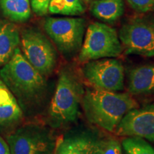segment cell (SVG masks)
<instances>
[{"label": "cell", "mask_w": 154, "mask_h": 154, "mask_svg": "<svg viewBox=\"0 0 154 154\" xmlns=\"http://www.w3.org/2000/svg\"><path fill=\"white\" fill-rule=\"evenodd\" d=\"M0 79L22 110L39 104L47 94L44 76L26 60L19 47L10 60L0 69Z\"/></svg>", "instance_id": "6da1fadb"}, {"label": "cell", "mask_w": 154, "mask_h": 154, "mask_svg": "<svg viewBox=\"0 0 154 154\" xmlns=\"http://www.w3.org/2000/svg\"><path fill=\"white\" fill-rule=\"evenodd\" d=\"M82 104L86 119L109 132L115 131L124 116L138 107L137 102L129 94L96 88L86 90Z\"/></svg>", "instance_id": "7a4b0ae2"}, {"label": "cell", "mask_w": 154, "mask_h": 154, "mask_svg": "<svg viewBox=\"0 0 154 154\" xmlns=\"http://www.w3.org/2000/svg\"><path fill=\"white\" fill-rule=\"evenodd\" d=\"M84 92L76 72L70 67H63L59 74L48 111L50 124L54 128H60L76 121Z\"/></svg>", "instance_id": "3957f363"}, {"label": "cell", "mask_w": 154, "mask_h": 154, "mask_svg": "<svg viewBox=\"0 0 154 154\" xmlns=\"http://www.w3.org/2000/svg\"><path fill=\"white\" fill-rule=\"evenodd\" d=\"M123 48L119 34L114 28L104 23L94 22L88 26L79 60L81 62L105 58L118 57Z\"/></svg>", "instance_id": "277c9868"}, {"label": "cell", "mask_w": 154, "mask_h": 154, "mask_svg": "<svg viewBox=\"0 0 154 154\" xmlns=\"http://www.w3.org/2000/svg\"><path fill=\"white\" fill-rule=\"evenodd\" d=\"M86 27V20L80 17H49L44 23L48 36L66 57H72L80 51Z\"/></svg>", "instance_id": "5b68a950"}, {"label": "cell", "mask_w": 154, "mask_h": 154, "mask_svg": "<svg viewBox=\"0 0 154 154\" xmlns=\"http://www.w3.org/2000/svg\"><path fill=\"white\" fill-rule=\"evenodd\" d=\"M119 37L126 54L154 57V14L130 19L121 27Z\"/></svg>", "instance_id": "8992f818"}, {"label": "cell", "mask_w": 154, "mask_h": 154, "mask_svg": "<svg viewBox=\"0 0 154 154\" xmlns=\"http://www.w3.org/2000/svg\"><path fill=\"white\" fill-rule=\"evenodd\" d=\"M11 154H54L57 138L47 127L26 124L7 137Z\"/></svg>", "instance_id": "52a82bcc"}, {"label": "cell", "mask_w": 154, "mask_h": 154, "mask_svg": "<svg viewBox=\"0 0 154 154\" xmlns=\"http://www.w3.org/2000/svg\"><path fill=\"white\" fill-rule=\"evenodd\" d=\"M22 52L43 76H49L57 66V54L49 39L35 28H26L20 33Z\"/></svg>", "instance_id": "ba28073f"}, {"label": "cell", "mask_w": 154, "mask_h": 154, "mask_svg": "<svg viewBox=\"0 0 154 154\" xmlns=\"http://www.w3.org/2000/svg\"><path fill=\"white\" fill-rule=\"evenodd\" d=\"M82 74L94 88L114 92L124 88V67L117 59L105 58L88 61L83 66Z\"/></svg>", "instance_id": "9c48e42d"}, {"label": "cell", "mask_w": 154, "mask_h": 154, "mask_svg": "<svg viewBox=\"0 0 154 154\" xmlns=\"http://www.w3.org/2000/svg\"><path fill=\"white\" fill-rule=\"evenodd\" d=\"M115 131L120 136H136L154 142V103L128 111Z\"/></svg>", "instance_id": "30bf717a"}, {"label": "cell", "mask_w": 154, "mask_h": 154, "mask_svg": "<svg viewBox=\"0 0 154 154\" xmlns=\"http://www.w3.org/2000/svg\"><path fill=\"white\" fill-rule=\"evenodd\" d=\"M100 137L90 131L76 130L57 138L54 154H95Z\"/></svg>", "instance_id": "8fae6325"}, {"label": "cell", "mask_w": 154, "mask_h": 154, "mask_svg": "<svg viewBox=\"0 0 154 154\" xmlns=\"http://www.w3.org/2000/svg\"><path fill=\"white\" fill-rule=\"evenodd\" d=\"M128 91L136 96H154V63L131 69L128 76Z\"/></svg>", "instance_id": "7c38bea8"}, {"label": "cell", "mask_w": 154, "mask_h": 154, "mask_svg": "<svg viewBox=\"0 0 154 154\" xmlns=\"http://www.w3.org/2000/svg\"><path fill=\"white\" fill-rule=\"evenodd\" d=\"M22 116V109L17 99L0 79V128L16 124Z\"/></svg>", "instance_id": "4fadbf2b"}, {"label": "cell", "mask_w": 154, "mask_h": 154, "mask_svg": "<svg viewBox=\"0 0 154 154\" xmlns=\"http://www.w3.org/2000/svg\"><path fill=\"white\" fill-rule=\"evenodd\" d=\"M19 44L18 26L11 21L0 20V69L11 59Z\"/></svg>", "instance_id": "5bb4252c"}, {"label": "cell", "mask_w": 154, "mask_h": 154, "mask_svg": "<svg viewBox=\"0 0 154 154\" xmlns=\"http://www.w3.org/2000/svg\"><path fill=\"white\" fill-rule=\"evenodd\" d=\"M124 11V0H94L90 7V11L94 17L108 23L118 21Z\"/></svg>", "instance_id": "9a60e30c"}, {"label": "cell", "mask_w": 154, "mask_h": 154, "mask_svg": "<svg viewBox=\"0 0 154 154\" xmlns=\"http://www.w3.org/2000/svg\"><path fill=\"white\" fill-rule=\"evenodd\" d=\"M0 8L11 22H24L31 17L30 0H0Z\"/></svg>", "instance_id": "2e32d148"}, {"label": "cell", "mask_w": 154, "mask_h": 154, "mask_svg": "<svg viewBox=\"0 0 154 154\" xmlns=\"http://www.w3.org/2000/svg\"><path fill=\"white\" fill-rule=\"evenodd\" d=\"M85 11L82 0H51L49 6V12L53 14L79 16Z\"/></svg>", "instance_id": "e0dca14e"}, {"label": "cell", "mask_w": 154, "mask_h": 154, "mask_svg": "<svg viewBox=\"0 0 154 154\" xmlns=\"http://www.w3.org/2000/svg\"><path fill=\"white\" fill-rule=\"evenodd\" d=\"M121 146L128 154H154L153 146L140 137H126L121 141Z\"/></svg>", "instance_id": "ac0fdd59"}, {"label": "cell", "mask_w": 154, "mask_h": 154, "mask_svg": "<svg viewBox=\"0 0 154 154\" xmlns=\"http://www.w3.org/2000/svg\"><path fill=\"white\" fill-rule=\"evenodd\" d=\"M95 154H123L122 146L113 138H101L98 141Z\"/></svg>", "instance_id": "d6986e66"}, {"label": "cell", "mask_w": 154, "mask_h": 154, "mask_svg": "<svg viewBox=\"0 0 154 154\" xmlns=\"http://www.w3.org/2000/svg\"><path fill=\"white\" fill-rule=\"evenodd\" d=\"M129 5L139 13L154 11V0H126Z\"/></svg>", "instance_id": "ffe728a7"}, {"label": "cell", "mask_w": 154, "mask_h": 154, "mask_svg": "<svg viewBox=\"0 0 154 154\" xmlns=\"http://www.w3.org/2000/svg\"><path fill=\"white\" fill-rule=\"evenodd\" d=\"M51 0H30L31 8L38 16H44L49 12V6Z\"/></svg>", "instance_id": "44dd1931"}, {"label": "cell", "mask_w": 154, "mask_h": 154, "mask_svg": "<svg viewBox=\"0 0 154 154\" xmlns=\"http://www.w3.org/2000/svg\"><path fill=\"white\" fill-rule=\"evenodd\" d=\"M0 154H11L7 142L0 136Z\"/></svg>", "instance_id": "7402d4cb"}, {"label": "cell", "mask_w": 154, "mask_h": 154, "mask_svg": "<svg viewBox=\"0 0 154 154\" xmlns=\"http://www.w3.org/2000/svg\"><path fill=\"white\" fill-rule=\"evenodd\" d=\"M87 1H91V0H87Z\"/></svg>", "instance_id": "603a6c76"}]
</instances>
